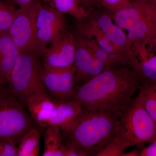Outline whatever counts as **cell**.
<instances>
[{
    "label": "cell",
    "instance_id": "ffe728a7",
    "mask_svg": "<svg viewBox=\"0 0 156 156\" xmlns=\"http://www.w3.org/2000/svg\"><path fill=\"white\" fill-rule=\"evenodd\" d=\"M83 37L86 45L93 55L98 60L103 63L106 67H112L116 65L130 66L129 62L123 56L119 54L109 53L101 48L94 39L86 37L81 35Z\"/></svg>",
    "mask_w": 156,
    "mask_h": 156
},
{
    "label": "cell",
    "instance_id": "83f0119b",
    "mask_svg": "<svg viewBox=\"0 0 156 156\" xmlns=\"http://www.w3.org/2000/svg\"><path fill=\"white\" fill-rule=\"evenodd\" d=\"M151 143L148 147L143 150L140 156H156V140Z\"/></svg>",
    "mask_w": 156,
    "mask_h": 156
},
{
    "label": "cell",
    "instance_id": "cb8c5ba5",
    "mask_svg": "<svg viewBox=\"0 0 156 156\" xmlns=\"http://www.w3.org/2000/svg\"><path fill=\"white\" fill-rule=\"evenodd\" d=\"M139 93L146 109L156 124V84L140 87Z\"/></svg>",
    "mask_w": 156,
    "mask_h": 156
},
{
    "label": "cell",
    "instance_id": "1f68e13d",
    "mask_svg": "<svg viewBox=\"0 0 156 156\" xmlns=\"http://www.w3.org/2000/svg\"><path fill=\"white\" fill-rule=\"evenodd\" d=\"M140 1H144V2H155L156 0H140Z\"/></svg>",
    "mask_w": 156,
    "mask_h": 156
},
{
    "label": "cell",
    "instance_id": "4316f807",
    "mask_svg": "<svg viewBox=\"0 0 156 156\" xmlns=\"http://www.w3.org/2000/svg\"><path fill=\"white\" fill-rule=\"evenodd\" d=\"M14 6L17 5L19 9L27 8L34 2V0H5Z\"/></svg>",
    "mask_w": 156,
    "mask_h": 156
},
{
    "label": "cell",
    "instance_id": "4dcf8cb0",
    "mask_svg": "<svg viewBox=\"0 0 156 156\" xmlns=\"http://www.w3.org/2000/svg\"><path fill=\"white\" fill-rule=\"evenodd\" d=\"M151 48V49L154 48L156 50V38L154 39V40H153L152 41Z\"/></svg>",
    "mask_w": 156,
    "mask_h": 156
},
{
    "label": "cell",
    "instance_id": "3957f363",
    "mask_svg": "<svg viewBox=\"0 0 156 156\" xmlns=\"http://www.w3.org/2000/svg\"><path fill=\"white\" fill-rule=\"evenodd\" d=\"M113 14L114 22L128 32L129 45L136 58L147 51V46L151 48L156 38L155 2L133 0Z\"/></svg>",
    "mask_w": 156,
    "mask_h": 156
},
{
    "label": "cell",
    "instance_id": "603a6c76",
    "mask_svg": "<svg viewBox=\"0 0 156 156\" xmlns=\"http://www.w3.org/2000/svg\"><path fill=\"white\" fill-rule=\"evenodd\" d=\"M19 9L7 1L0 0V33L8 31Z\"/></svg>",
    "mask_w": 156,
    "mask_h": 156
},
{
    "label": "cell",
    "instance_id": "7c38bea8",
    "mask_svg": "<svg viewBox=\"0 0 156 156\" xmlns=\"http://www.w3.org/2000/svg\"><path fill=\"white\" fill-rule=\"evenodd\" d=\"M76 39L75 88L98 75L106 68L93 55L80 35L79 34Z\"/></svg>",
    "mask_w": 156,
    "mask_h": 156
},
{
    "label": "cell",
    "instance_id": "d4e9b609",
    "mask_svg": "<svg viewBox=\"0 0 156 156\" xmlns=\"http://www.w3.org/2000/svg\"><path fill=\"white\" fill-rule=\"evenodd\" d=\"M17 145L13 140L0 137V156H17Z\"/></svg>",
    "mask_w": 156,
    "mask_h": 156
},
{
    "label": "cell",
    "instance_id": "9c48e42d",
    "mask_svg": "<svg viewBox=\"0 0 156 156\" xmlns=\"http://www.w3.org/2000/svg\"><path fill=\"white\" fill-rule=\"evenodd\" d=\"M75 65L63 68H42L41 78L50 95L57 101L74 98Z\"/></svg>",
    "mask_w": 156,
    "mask_h": 156
},
{
    "label": "cell",
    "instance_id": "5b68a950",
    "mask_svg": "<svg viewBox=\"0 0 156 156\" xmlns=\"http://www.w3.org/2000/svg\"><path fill=\"white\" fill-rule=\"evenodd\" d=\"M25 108L7 85L0 87V137L18 144L28 130L38 126Z\"/></svg>",
    "mask_w": 156,
    "mask_h": 156
},
{
    "label": "cell",
    "instance_id": "30bf717a",
    "mask_svg": "<svg viewBox=\"0 0 156 156\" xmlns=\"http://www.w3.org/2000/svg\"><path fill=\"white\" fill-rule=\"evenodd\" d=\"M76 39L67 31L56 38L42 52L44 67L63 68L74 64Z\"/></svg>",
    "mask_w": 156,
    "mask_h": 156
},
{
    "label": "cell",
    "instance_id": "d6a6232c",
    "mask_svg": "<svg viewBox=\"0 0 156 156\" xmlns=\"http://www.w3.org/2000/svg\"><path fill=\"white\" fill-rule=\"evenodd\" d=\"M155 4H156V2H155Z\"/></svg>",
    "mask_w": 156,
    "mask_h": 156
},
{
    "label": "cell",
    "instance_id": "ac0fdd59",
    "mask_svg": "<svg viewBox=\"0 0 156 156\" xmlns=\"http://www.w3.org/2000/svg\"><path fill=\"white\" fill-rule=\"evenodd\" d=\"M44 133V151L43 156H64V144L60 128L49 126Z\"/></svg>",
    "mask_w": 156,
    "mask_h": 156
},
{
    "label": "cell",
    "instance_id": "e0dca14e",
    "mask_svg": "<svg viewBox=\"0 0 156 156\" xmlns=\"http://www.w3.org/2000/svg\"><path fill=\"white\" fill-rule=\"evenodd\" d=\"M41 136V133L37 126L28 130L17 144V156H39Z\"/></svg>",
    "mask_w": 156,
    "mask_h": 156
},
{
    "label": "cell",
    "instance_id": "ba28073f",
    "mask_svg": "<svg viewBox=\"0 0 156 156\" xmlns=\"http://www.w3.org/2000/svg\"><path fill=\"white\" fill-rule=\"evenodd\" d=\"M36 24L38 53L41 56L54 39L66 31V22L63 14L39 3Z\"/></svg>",
    "mask_w": 156,
    "mask_h": 156
},
{
    "label": "cell",
    "instance_id": "6da1fadb",
    "mask_svg": "<svg viewBox=\"0 0 156 156\" xmlns=\"http://www.w3.org/2000/svg\"><path fill=\"white\" fill-rule=\"evenodd\" d=\"M141 86L138 73L132 68L106 67L98 75L76 87L74 98L84 109L119 119Z\"/></svg>",
    "mask_w": 156,
    "mask_h": 156
},
{
    "label": "cell",
    "instance_id": "5bb4252c",
    "mask_svg": "<svg viewBox=\"0 0 156 156\" xmlns=\"http://www.w3.org/2000/svg\"><path fill=\"white\" fill-rule=\"evenodd\" d=\"M83 109V108L80 104L74 98L57 101L56 106L49 117L48 126H56L63 131L73 122Z\"/></svg>",
    "mask_w": 156,
    "mask_h": 156
},
{
    "label": "cell",
    "instance_id": "44dd1931",
    "mask_svg": "<svg viewBox=\"0 0 156 156\" xmlns=\"http://www.w3.org/2000/svg\"><path fill=\"white\" fill-rule=\"evenodd\" d=\"M131 146H134L133 144L119 130L117 126L114 134L97 156H122L126 149Z\"/></svg>",
    "mask_w": 156,
    "mask_h": 156
},
{
    "label": "cell",
    "instance_id": "f546056e",
    "mask_svg": "<svg viewBox=\"0 0 156 156\" xmlns=\"http://www.w3.org/2000/svg\"><path fill=\"white\" fill-rule=\"evenodd\" d=\"M140 153H139L137 151L134 150L127 153H124L122 156H140Z\"/></svg>",
    "mask_w": 156,
    "mask_h": 156
},
{
    "label": "cell",
    "instance_id": "f1b7e54d",
    "mask_svg": "<svg viewBox=\"0 0 156 156\" xmlns=\"http://www.w3.org/2000/svg\"><path fill=\"white\" fill-rule=\"evenodd\" d=\"M85 9H93L95 6H99L96 0H80Z\"/></svg>",
    "mask_w": 156,
    "mask_h": 156
},
{
    "label": "cell",
    "instance_id": "9a60e30c",
    "mask_svg": "<svg viewBox=\"0 0 156 156\" xmlns=\"http://www.w3.org/2000/svg\"><path fill=\"white\" fill-rule=\"evenodd\" d=\"M57 101L49 94H40L30 98L26 108L31 116L40 128L48 126L49 117L56 106Z\"/></svg>",
    "mask_w": 156,
    "mask_h": 156
},
{
    "label": "cell",
    "instance_id": "484cf974",
    "mask_svg": "<svg viewBox=\"0 0 156 156\" xmlns=\"http://www.w3.org/2000/svg\"><path fill=\"white\" fill-rule=\"evenodd\" d=\"M99 5L114 13L128 5L131 0H96Z\"/></svg>",
    "mask_w": 156,
    "mask_h": 156
},
{
    "label": "cell",
    "instance_id": "8992f818",
    "mask_svg": "<svg viewBox=\"0 0 156 156\" xmlns=\"http://www.w3.org/2000/svg\"><path fill=\"white\" fill-rule=\"evenodd\" d=\"M118 128L134 146L156 140V124L139 93L119 119Z\"/></svg>",
    "mask_w": 156,
    "mask_h": 156
},
{
    "label": "cell",
    "instance_id": "d6986e66",
    "mask_svg": "<svg viewBox=\"0 0 156 156\" xmlns=\"http://www.w3.org/2000/svg\"><path fill=\"white\" fill-rule=\"evenodd\" d=\"M45 5L56 9L63 14H67L79 20L89 17V12L80 0H44Z\"/></svg>",
    "mask_w": 156,
    "mask_h": 156
},
{
    "label": "cell",
    "instance_id": "4fadbf2b",
    "mask_svg": "<svg viewBox=\"0 0 156 156\" xmlns=\"http://www.w3.org/2000/svg\"><path fill=\"white\" fill-rule=\"evenodd\" d=\"M20 52L8 31L0 33V87L6 86Z\"/></svg>",
    "mask_w": 156,
    "mask_h": 156
},
{
    "label": "cell",
    "instance_id": "277c9868",
    "mask_svg": "<svg viewBox=\"0 0 156 156\" xmlns=\"http://www.w3.org/2000/svg\"><path fill=\"white\" fill-rule=\"evenodd\" d=\"M40 56L34 53H20L6 85L25 108L27 101L32 96L50 95L41 78L42 67Z\"/></svg>",
    "mask_w": 156,
    "mask_h": 156
},
{
    "label": "cell",
    "instance_id": "2e32d148",
    "mask_svg": "<svg viewBox=\"0 0 156 156\" xmlns=\"http://www.w3.org/2000/svg\"><path fill=\"white\" fill-rule=\"evenodd\" d=\"M87 21L79 25L80 34L86 37L94 39L101 48L108 53L123 56L92 19L89 17Z\"/></svg>",
    "mask_w": 156,
    "mask_h": 156
},
{
    "label": "cell",
    "instance_id": "7402d4cb",
    "mask_svg": "<svg viewBox=\"0 0 156 156\" xmlns=\"http://www.w3.org/2000/svg\"><path fill=\"white\" fill-rule=\"evenodd\" d=\"M134 70L140 77L141 87L156 84V54H150L147 58L139 60Z\"/></svg>",
    "mask_w": 156,
    "mask_h": 156
},
{
    "label": "cell",
    "instance_id": "52a82bcc",
    "mask_svg": "<svg viewBox=\"0 0 156 156\" xmlns=\"http://www.w3.org/2000/svg\"><path fill=\"white\" fill-rule=\"evenodd\" d=\"M39 4L34 2L27 8H19L8 31L20 53H34L40 55L38 53L36 24Z\"/></svg>",
    "mask_w": 156,
    "mask_h": 156
},
{
    "label": "cell",
    "instance_id": "7a4b0ae2",
    "mask_svg": "<svg viewBox=\"0 0 156 156\" xmlns=\"http://www.w3.org/2000/svg\"><path fill=\"white\" fill-rule=\"evenodd\" d=\"M119 119L83 108L73 122L62 131L63 143L73 144L84 156H97L114 134Z\"/></svg>",
    "mask_w": 156,
    "mask_h": 156
},
{
    "label": "cell",
    "instance_id": "8fae6325",
    "mask_svg": "<svg viewBox=\"0 0 156 156\" xmlns=\"http://www.w3.org/2000/svg\"><path fill=\"white\" fill-rule=\"evenodd\" d=\"M90 18L103 31L121 54L129 62L130 66L135 69L139 60L134 56L131 50L127 34L124 30L114 22L111 15L102 12Z\"/></svg>",
    "mask_w": 156,
    "mask_h": 156
}]
</instances>
